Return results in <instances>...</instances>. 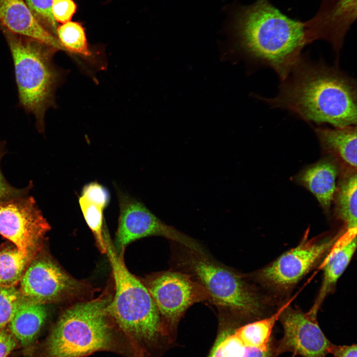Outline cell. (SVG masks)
I'll return each instance as SVG.
<instances>
[{
	"mask_svg": "<svg viewBox=\"0 0 357 357\" xmlns=\"http://www.w3.org/2000/svg\"><path fill=\"white\" fill-rule=\"evenodd\" d=\"M317 316L290 305L283 310L279 320L284 334L279 341L275 342L276 357L289 352L301 357H326L332 343L320 328Z\"/></svg>",
	"mask_w": 357,
	"mask_h": 357,
	"instance_id": "cell-12",
	"label": "cell"
},
{
	"mask_svg": "<svg viewBox=\"0 0 357 357\" xmlns=\"http://www.w3.org/2000/svg\"><path fill=\"white\" fill-rule=\"evenodd\" d=\"M262 100L309 123L335 127L357 124V82L337 63L330 66L302 56L274 98Z\"/></svg>",
	"mask_w": 357,
	"mask_h": 357,
	"instance_id": "cell-1",
	"label": "cell"
},
{
	"mask_svg": "<svg viewBox=\"0 0 357 357\" xmlns=\"http://www.w3.org/2000/svg\"><path fill=\"white\" fill-rule=\"evenodd\" d=\"M19 282L23 298L43 304L80 299L91 291L86 282L72 277L48 258L31 261Z\"/></svg>",
	"mask_w": 357,
	"mask_h": 357,
	"instance_id": "cell-8",
	"label": "cell"
},
{
	"mask_svg": "<svg viewBox=\"0 0 357 357\" xmlns=\"http://www.w3.org/2000/svg\"><path fill=\"white\" fill-rule=\"evenodd\" d=\"M357 169L344 167L333 202L334 214L345 230H357Z\"/></svg>",
	"mask_w": 357,
	"mask_h": 357,
	"instance_id": "cell-17",
	"label": "cell"
},
{
	"mask_svg": "<svg viewBox=\"0 0 357 357\" xmlns=\"http://www.w3.org/2000/svg\"><path fill=\"white\" fill-rule=\"evenodd\" d=\"M112 297L106 290L97 298L77 302L66 309L48 338V357H85L114 350V323L107 311Z\"/></svg>",
	"mask_w": 357,
	"mask_h": 357,
	"instance_id": "cell-4",
	"label": "cell"
},
{
	"mask_svg": "<svg viewBox=\"0 0 357 357\" xmlns=\"http://www.w3.org/2000/svg\"><path fill=\"white\" fill-rule=\"evenodd\" d=\"M0 28L63 50L57 38L36 20L24 0H0Z\"/></svg>",
	"mask_w": 357,
	"mask_h": 357,
	"instance_id": "cell-13",
	"label": "cell"
},
{
	"mask_svg": "<svg viewBox=\"0 0 357 357\" xmlns=\"http://www.w3.org/2000/svg\"><path fill=\"white\" fill-rule=\"evenodd\" d=\"M307 234L297 246L256 273L255 278L276 290L291 288L327 254L340 235L308 239Z\"/></svg>",
	"mask_w": 357,
	"mask_h": 357,
	"instance_id": "cell-9",
	"label": "cell"
},
{
	"mask_svg": "<svg viewBox=\"0 0 357 357\" xmlns=\"http://www.w3.org/2000/svg\"><path fill=\"white\" fill-rule=\"evenodd\" d=\"M34 17L46 29L56 34L57 22L52 12L53 0H26Z\"/></svg>",
	"mask_w": 357,
	"mask_h": 357,
	"instance_id": "cell-24",
	"label": "cell"
},
{
	"mask_svg": "<svg viewBox=\"0 0 357 357\" xmlns=\"http://www.w3.org/2000/svg\"><path fill=\"white\" fill-rule=\"evenodd\" d=\"M110 200L108 196L79 197V204L85 221L92 231L100 251L106 253L104 239V210Z\"/></svg>",
	"mask_w": 357,
	"mask_h": 357,
	"instance_id": "cell-20",
	"label": "cell"
},
{
	"mask_svg": "<svg viewBox=\"0 0 357 357\" xmlns=\"http://www.w3.org/2000/svg\"><path fill=\"white\" fill-rule=\"evenodd\" d=\"M238 35L245 55L271 68L281 81L299 60L307 44L305 25L283 14L267 0H259L245 10Z\"/></svg>",
	"mask_w": 357,
	"mask_h": 357,
	"instance_id": "cell-2",
	"label": "cell"
},
{
	"mask_svg": "<svg viewBox=\"0 0 357 357\" xmlns=\"http://www.w3.org/2000/svg\"><path fill=\"white\" fill-rule=\"evenodd\" d=\"M51 227L34 198L29 195L0 202V235L33 257Z\"/></svg>",
	"mask_w": 357,
	"mask_h": 357,
	"instance_id": "cell-10",
	"label": "cell"
},
{
	"mask_svg": "<svg viewBox=\"0 0 357 357\" xmlns=\"http://www.w3.org/2000/svg\"><path fill=\"white\" fill-rule=\"evenodd\" d=\"M76 10V5L72 0H53L52 12L57 22L70 21Z\"/></svg>",
	"mask_w": 357,
	"mask_h": 357,
	"instance_id": "cell-26",
	"label": "cell"
},
{
	"mask_svg": "<svg viewBox=\"0 0 357 357\" xmlns=\"http://www.w3.org/2000/svg\"><path fill=\"white\" fill-rule=\"evenodd\" d=\"M57 39L63 50L84 57L92 55L84 28L77 22L68 21L57 27Z\"/></svg>",
	"mask_w": 357,
	"mask_h": 357,
	"instance_id": "cell-22",
	"label": "cell"
},
{
	"mask_svg": "<svg viewBox=\"0 0 357 357\" xmlns=\"http://www.w3.org/2000/svg\"><path fill=\"white\" fill-rule=\"evenodd\" d=\"M143 283L157 307L171 343L175 340L177 326L187 309L196 303L210 299L204 286L180 270L152 274Z\"/></svg>",
	"mask_w": 357,
	"mask_h": 357,
	"instance_id": "cell-7",
	"label": "cell"
},
{
	"mask_svg": "<svg viewBox=\"0 0 357 357\" xmlns=\"http://www.w3.org/2000/svg\"><path fill=\"white\" fill-rule=\"evenodd\" d=\"M23 298L15 287L0 286V331L8 325Z\"/></svg>",
	"mask_w": 357,
	"mask_h": 357,
	"instance_id": "cell-23",
	"label": "cell"
},
{
	"mask_svg": "<svg viewBox=\"0 0 357 357\" xmlns=\"http://www.w3.org/2000/svg\"><path fill=\"white\" fill-rule=\"evenodd\" d=\"M46 304L23 298L9 322V331L23 347L31 345L47 318Z\"/></svg>",
	"mask_w": 357,
	"mask_h": 357,
	"instance_id": "cell-16",
	"label": "cell"
},
{
	"mask_svg": "<svg viewBox=\"0 0 357 357\" xmlns=\"http://www.w3.org/2000/svg\"><path fill=\"white\" fill-rule=\"evenodd\" d=\"M6 153L5 142L0 141V202L10 198L29 195L33 186L32 181L26 187L20 188L12 186L8 182L1 168L2 159Z\"/></svg>",
	"mask_w": 357,
	"mask_h": 357,
	"instance_id": "cell-25",
	"label": "cell"
},
{
	"mask_svg": "<svg viewBox=\"0 0 357 357\" xmlns=\"http://www.w3.org/2000/svg\"><path fill=\"white\" fill-rule=\"evenodd\" d=\"M106 254L115 283V294L107 306L112 322L129 340L134 353H147L162 339L170 343L157 307L143 282L126 267L115 249L107 231L104 233Z\"/></svg>",
	"mask_w": 357,
	"mask_h": 357,
	"instance_id": "cell-3",
	"label": "cell"
},
{
	"mask_svg": "<svg viewBox=\"0 0 357 357\" xmlns=\"http://www.w3.org/2000/svg\"><path fill=\"white\" fill-rule=\"evenodd\" d=\"M344 167L337 159L327 155L303 169L295 180L314 195L323 210L328 213Z\"/></svg>",
	"mask_w": 357,
	"mask_h": 357,
	"instance_id": "cell-14",
	"label": "cell"
},
{
	"mask_svg": "<svg viewBox=\"0 0 357 357\" xmlns=\"http://www.w3.org/2000/svg\"><path fill=\"white\" fill-rule=\"evenodd\" d=\"M13 58L20 104L35 117L40 132L44 131V116L54 104L60 73L53 62L57 49L28 37L1 29Z\"/></svg>",
	"mask_w": 357,
	"mask_h": 357,
	"instance_id": "cell-6",
	"label": "cell"
},
{
	"mask_svg": "<svg viewBox=\"0 0 357 357\" xmlns=\"http://www.w3.org/2000/svg\"><path fill=\"white\" fill-rule=\"evenodd\" d=\"M16 346V340L9 330L0 331V357H7Z\"/></svg>",
	"mask_w": 357,
	"mask_h": 357,
	"instance_id": "cell-27",
	"label": "cell"
},
{
	"mask_svg": "<svg viewBox=\"0 0 357 357\" xmlns=\"http://www.w3.org/2000/svg\"><path fill=\"white\" fill-rule=\"evenodd\" d=\"M314 131L327 155L335 157L346 168L357 169L356 125L316 127Z\"/></svg>",
	"mask_w": 357,
	"mask_h": 357,
	"instance_id": "cell-15",
	"label": "cell"
},
{
	"mask_svg": "<svg viewBox=\"0 0 357 357\" xmlns=\"http://www.w3.org/2000/svg\"><path fill=\"white\" fill-rule=\"evenodd\" d=\"M119 216L116 241L121 250L138 239L158 236L190 249L205 251L195 239L163 223L140 202L121 193L119 194Z\"/></svg>",
	"mask_w": 357,
	"mask_h": 357,
	"instance_id": "cell-11",
	"label": "cell"
},
{
	"mask_svg": "<svg viewBox=\"0 0 357 357\" xmlns=\"http://www.w3.org/2000/svg\"><path fill=\"white\" fill-rule=\"evenodd\" d=\"M293 299H290L269 317L240 326H237L238 323H236L234 326L235 333L244 343L250 346L263 350L269 349L273 341L271 334L274 325Z\"/></svg>",
	"mask_w": 357,
	"mask_h": 357,
	"instance_id": "cell-18",
	"label": "cell"
},
{
	"mask_svg": "<svg viewBox=\"0 0 357 357\" xmlns=\"http://www.w3.org/2000/svg\"><path fill=\"white\" fill-rule=\"evenodd\" d=\"M357 345H335L332 343L328 349L334 357H357Z\"/></svg>",
	"mask_w": 357,
	"mask_h": 357,
	"instance_id": "cell-28",
	"label": "cell"
},
{
	"mask_svg": "<svg viewBox=\"0 0 357 357\" xmlns=\"http://www.w3.org/2000/svg\"><path fill=\"white\" fill-rule=\"evenodd\" d=\"M175 263L205 287L209 301L237 321L256 319L263 310L261 298L244 277L217 262L205 251L178 244Z\"/></svg>",
	"mask_w": 357,
	"mask_h": 357,
	"instance_id": "cell-5",
	"label": "cell"
},
{
	"mask_svg": "<svg viewBox=\"0 0 357 357\" xmlns=\"http://www.w3.org/2000/svg\"><path fill=\"white\" fill-rule=\"evenodd\" d=\"M357 247V238L330 259L322 268L323 276L321 287L313 305L309 310L317 314L329 293L346 269Z\"/></svg>",
	"mask_w": 357,
	"mask_h": 357,
	"instance_id": "cell-19",
	"label": "cell"
},
{
	"mask_svg": "<svg viewBox=\"0 0 357 357\" xmlns=\"http://www.w3.org/2000/svg\"><path fill=\"white\" fill-rule=\"evenodd\" d=\"M32 258L16 247L0 250V286L15 287L20 282Z\"/></svg>",
	"mask_w": 357,
	"mask_h": 357,
	"instance_id": "cell-21",
	"label": "cell"
}]
</instances>
